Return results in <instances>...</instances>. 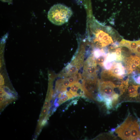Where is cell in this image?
<instances>
[{
	"instance_id": "cell-3",
	"label": "cell",
	"mask_w": 140,
	"mask_h": 140,
	"mask_svg": "<svg viewBox=\"0 0 140 140\" xmlns=\"http://www.w3.org/2000/svg\"><path fill=\"white\" fill-rule=\"evenodd\" d=\"M131 119L128 117L115 130L118 136L123 139H131L130 126L132 122Z\"/></svg>"
},
{
	"instance_id": "cell-8",
	"label": "cell",
	"mask_w": 140,
	"mask_h": 140,
	"mask_svg": "<svg viewBox=\"0 0 140 140\" xmlns=\"http://www.w3.org/2000/svg\"><path fill=\"white\" fill-rule=\"evenodd\" d=\"M140 85H135L133 84L128 87V90L129 96L132 97H136L138 95V89Z\"/></svg>"
},
{
	"instance_id": "cell-20",
	"label": "cell",
	"mask_w": 140,
	"mask_h": 140,
	"mask_svg": "<svg viewBox=\"0 0 140 140\" xmlns=\"http://www.w3.org/2000/svg\"><path fill=\"white\" fill-rule=\"evenodd\" d=\"M50 106V102L49 101L46 100L44 105L43 108H49Z\"/></svg>"
},
{
	"instance_id": "cell-7",
	"label": "cell",
	"mask_w": 140,
	"mask_h": 140,
	"mask_svg": "<svg viewBox=\"0 0 140 140\" xmlns=\"http://www.w3.org/2000/svg\"><path fill=\"white\" fill-rule=\"evenodd\" d=\"M131 139L135 140L140 138V131L139 125L136 121L132 122L130 126Z\"/></svg>"
},
{
	"instance_id": "cell-4",
	"label": "cell",
	"mask_w": 140,
	"mask_h": 140,
	"mask_svg": "<svg viewBox=\"0 0 140 140\" xmlns=\"http://www.w3.org/2000/svg\"><path fill=\"white\" fill-rule=\"evenodd\" d=\"M97 62L93 55L89 57L84 66L86 75L89 79H96Z\"/></svg>"
},
{
	"instance_id": "cell-5",
	"label": "cell",
	"mask_w": 140,
	"mask_h": 140,
	"mask_svg": "<svg viewBox=\"0 0 140 140\" xmlns=\"http://www.w3.org/2000/svg\"><path fill=\"white\" fill-rule=\"evenodd\" d=\"M94 42L97 47L101 48L113 43V41L108 34L100 30L95 34Z\"/></svg>"
},
{
	"instance_id": "cell-21",
	"label": "cell",
	"mask_w": 140,
	"mask_h": 140,
	"mask_svg": "<svg viewBox=\"0 0 140 140\" xmlns=\"http://www.w3.org/2000/svg\"><path fill=\"white\" fill-rule=\"evenodd\" d=\"M3 2H7L9 4H11L12 3V0H1Z\"/></svg>"
},
{
	"instance_id": "cell-11",
	"label": "cell",
	"mask_w": 140,
	"mask_h": 140,
	"mask_svg": "<svg viewBox=\"0 0 140 140\" xmlns=\"http://www.w3.org/2000/svg\"><path fill=\"white\" fill-rule=\"evenodd\" d=\"M107 54L104 53L96 58L97 63L101 66H103L104 62L105 61Z\"/></svg>"
},
{
	"instance_id": "cell-19",
	"label": "cell",
	"mask_w": 140,
	"mask_h": 140,
	"mask_svg": "<svg viewBox=\"0 0 140 140\" xmlns=\"http://www.w3.org/2000/svg\"><path fill=\"white\" fill-rule=\"evenodd\" d=\"M49 109L48 108H43L40 114V116H42L45 115L47 113Z\"/></svg>"
},
{
	"instance_id": "cell-13",
	"label": "cell",
	"mask_w": 140,
	"mask_h": 140,
	"mask_svg": "<svg viewBox=\"0 0 140 140\" xmlns=\"http://www.w3.org/2000/svg\"><path fill=\"white\" fill-rule=\"evenodd\" d=\"M121 48H116L114 51L116 55V61H122L123 60L124 57L122 54Z\"/></svg>"
},
{
	"instance_id": "cell-9",
	"label": "cell",
	"mask_w": 140,
	"mask_h": 140,
	"mask_svg": "<svg viewBox=\"0 0 140 140\" xmlns=\"http://www.w3.org/2000/svg\"><path fill=\"white\" fill-rule=\"evenodd\" d=\"M69 87V92L72 93L74 97H76L77 93L82 87V86L80 83L77 82L70 85Z\"/></svg>"
},
{
	"instance_id": "cell-18",
	"label": "cell",
	"mask_w": 140,
	"mask_h": 140,
	"mask_svg": "<svg viewBox=\"0 0 140 140\" xmlns=\"http://www.w3.org/2000/svg\"><path fill=\"white\" fill-rule=\"evenodd\" d=\"M132 53L140 57V40H139V42L137 47Z\"/></svg>"
},
{
	"instance_id": "cell-17",
	"label": "cell",
	"mask_w": 140,
	"mask_h": 140,
	"mask_svg": "<svg viewBox=\"0 0 140 140\" xmlns=\"http://www.w3.org/2000/svg\"><path fill=\"white\" fill-rule=\"evenodd\" d=\"M113 62L108 61L106 60L103 64L104 68L107 70L110 69L112 66Z\"/></svg>"
},
{
	"instance_id": "cell-2",
	"label": "cell",
	"mask_w": 140,
	"mask_h": 140,
	"mask_svg": "<svg viewBox=\"0 0 140 140\" xmlns=\"http://www.w3.org/2000/svg\"><path fill=\"white\" fill-rule=\"evenodd\" d=\"M121 83L115 84L111 81H99L98 83L99 94L104 98L112 99L113 95L117 93L120 95L123 93Z\"/></svg>"
},
{
	"instance_id": "cell-15",
	"label": "cell",
	"mask_w": 140,
	"mask_h": 140,
	"mask_svg": "<svg viewBox=\"0 0 140 140\" xmlns=\"http://www.w3.org/2000/svg\"><path fill=\"white\" fill-rule=\"evenodd\" d=\"M104 101L106 106L108 110L110 109L113 108V104L112 99L110 97L104 98Z\"/></svg>"
},
{
	"instance_id": "cell-12",
	"label": "cell",
	"mask_w": 140,
	"mask_h": 140,
	"mask_svg": "<svg viewBox=\"0 0 140 140\" xmlns=\"http://www.w3.org/2000/svg\"><path fill=\"white\" fill-rule=\"evenodd\" d=\"M66 92V95L64 98L59 99L58 101V104L59 105L61 104L74 97L72 93L69 92Z\"/></svg>"
},
{
	"instance_id": "cell-14",
	"label": "cell",
	"mask_w": 140,
	"mask_h": 140,
	"mask_svg": "<svg viewBox=\"0 0 140 140\" xmlns=\"http://www.w3.org/2000/svg\"><path fill=\"white\" fill-rule=\"evenodd\" d=\"M116 55L115 52H112L107 53L106 60L110 62H113L116 61Z\"/></svg>"
},
{
	"instance_id": "cell-10",
	"label": "cell",
	"mask_w": 140,
	"mask_h": 140,
	"mask_svg": "<svg viewBox=\"0 0 140 140\" xmlns=\"http://www.w3.org/2000/svg\"><path fill=\"white\" fill-rule=\"evenodd\" d=\"M78 68L75 65L70 66L68 68L66 75L69 76L76 75L78 73Z\"/></svg>"
},
{
	"instance_id": "cell-1",
	"label": "cell",
	"mask_w": 140,
	"mask_h": 140,
	"mask_svg": "<svg viewBox=\"0 0 140 140\" xmlns=\"http://www.w3.org/2000/svg\"><path fill=\"white\" fill-rule=\"evenodd\" d=\"M73 12L71 9L61 4H55L48 11L47 18L53 24L61 25L67 22L72 16Z\"/></svg>"
},
{
	"instance_id": "cell-6",
	"label": "cell",
	"mask_w": 140,
	"mask_h": 140,
	"mask_svg": "<svg viewBox=\"0 0 140 140\" xmlns=\"http://www.w3.org/2000/svg\"><path fill=\"white\" fill-rule=\"evenodd\" d=\"M108 71L112 76L120 79L124 78L126 73L125 67L120 62H113L111 68Z\"/></svg>"
},
{
	"instance_id": "cell-16",
	"label": "cell",
	"mask_w": 140,
	"mask_h": 140,
	"mask_svg": "<svg viewBox=\"0 0 140 140\" xmlns=\"http://www.w3.org/2000/svg\"><path fill=\"white\" fill-rule=\"evenodd\" d=\"M132 73V78L135 82L140 84V74H138L135 71L133 72Z\"/></svg>"
}]
</instances>
